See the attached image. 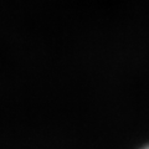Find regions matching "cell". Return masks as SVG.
<instances>
[{
    "label": "cell",
    "mask_w": 149,
    "mask_h": 149,
    "mask_svg": "<svg viewBox=\"0 0 149 149\" xmlns=\"http://www.w3.org/2000/svg\"><path fill=\"white\" fill-rule=\"evenodd\" d=\"M142 149H149V146H148V147H144V148H142Z\"/></svg>",
    "instance_id": "1"
}]
</instances>
